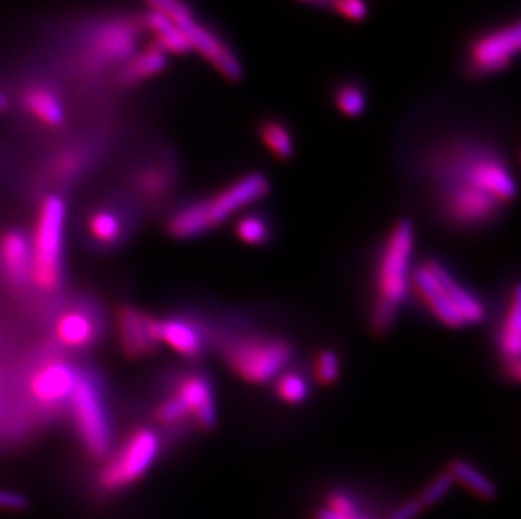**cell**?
<instances>
[{
    "instance_id": "obj_1",
    "label": "cell",
    "mask_w": 521,
    "mask_h": 519,
    "mask_svg": "<svg viewBox=\"0 0 521 519\" xmlns=\"http://www.w3.org/2000/svg\"><path fill=\"white\" fill-rule=\"evenodd\" d=\"M442 221L457 230H479L515 201L518 186L505 154L488 140L452 137L425 157Z\"/></svg>"
},
{
    "instance_id": "obj_2",
    "label": "cell",
    "mask_w": 521,
    "mask_h": 519,
    "mask_svg": "<svg viewBox=\"0 0 521 519\" xmlns=\"http://www.w3.org/2000/svg\"><path fill=\"white\" fill-rule=\"evenodd\" d=\"M414 250V223L402 218L390 228L376 257L368 324L378 338L392 331L397 324L400 309L409 297L414 272Z\"/></svg>"
},
{
    "instance_id": "obj_3",
    "label": "cell",
    "mask_w": 521,
    "mask_h": 519,
    "mask_svg": "<svg viewBox=\"0 0 521 519\" xmlns=\"http://www.w3.org/2000/svg\"><path fill=\"white\" fill-rule=\"evenodd\" d=\"M269 194V177L262 172H248L208 198L196 199L178 209L167 223V230L178 240L199 238Z\"/></svg>"
},
{
    "instance_id": "obj_4",
    "label": "cell",
    "mask_w": 521,
    "mask_h": 519,
    "mask_svg": "<svg viewBox=\"0 0 521 519\" xmlns=\"http://www.w3.org/2000/svg\"><path fill=\"white\" fill-rule=\"evenodd\" d=\"M410 292L417 295L430 316L449 329L479 326L488 316L479 295L439 260H425L414 268Z\"/></svg>"
},
{
    "instance_id": "obj_5",
    "label": "cell",
    "mask_w": 521,
    "mask_h": 519,
    "mask_svg": "<svg viewBox=\"0 0 521 519\" xmlns=\"http://www.w3.org/2000/svg\"><path fill=\"white\" fill-rule=\"evenodd\" d=\"M218 346L228 370L250 385L274 381L294 359L292 344L272 334H228Z\"/></svg>"
},
{
    "instance_id": "obj_6",
    "label": "cell",
    "mask_w": 521,
    "mask_h": 519,
    "mask_svg": "<svg viewBox=\"0 0 521 519\" xmlns=\"http://www.w3.org/2000/svg\"><path fill=\"white\" fill-rule=\"evenodd\" d=\"M521 48L520 21L503 22L469 39L462 71L468 78L484 80L510 70Z\"/></svg>"
},
{
    "instance_id": "obj_7",
    "label": "cell",
    "mask_w": 521,
    "mask_h": 519,
    "mask_svg": "<svg viewBox=\"0 0 521 519\" xmlns=\"http://www.w3.org/2000/svg\"><path fill=\"white\" fill-rule=\"evenodd\" d=\"M66 206L60 196H48L39 211L31 277L39 289L54 290L61 280V248L65 231Z\"/></svg>"
},
{
    "instance_id": "obj_8",
    "label": "cell",
    "mask_w": 521,
    "mask_h": 519,
    "mask_svg": "<svg viewBox=\"0 0 521 519\" xmlns=\"http://www.w3.org/2000/svg\"><path fill=\"white\" fill-rule=\"evenodd\" d=\"M161 452V437L156 430L137 429L122 449L100 472L98 484L105 493H117L132 486L151 471Z\"/></svg>"
},
{
    "instance_id": "obj_9",
    "label": "cell",
    "mask_w": 521,
    "mask_h": 519,
    "mask_svg": "<svg viewBox=\"0 0 521 519\" xmlns=\"http://www.w3.org/2000/svg\"><path fill=\"white\" fill-rule=\"evenodd\" d=\"M70 402L86 450L95 459L107 457L112 447V430L103 405L102 393L92 376L80 373Z\"/></svg>"
},
{
    "instance_id": "obj_10",
    "label": "cell",
    "mask_w": 521,
    "mask_h": 519,
    "mask_svg": "<svg viewBox=\"0 0 521 519\" xmlns=\"http://www.w3.org/2000/svg\"><path fill=\"white\" fill-rule=\"evenodd\" d=\"M178 26L186 34L191 51H196L201 58L206 59L215 68L216 73H220L225 80L233 83L242 80V61L220 34L215 33L211 27L205 26L203 22H199L196 17L179 22Z\"/></svg>"
},
{
    "instance_id": "obj_11",
    "label": "cell",
    "mask_w": 521,
    "mask_h": 519,
    "mask_svg": "<svg viewBox=\"0 0 521 519\" xmlns=\"http://www.w3.org/2000/svg\"><path fill=\"white\" fill-rule=\"evenodd\" d=\"M520 287L515 285L510 297L506 299L505 309L501 312L496 327V354L501 373L506 381L518 383L521 376V312Z\"/></svg>"
},
{
    "instance_id": "obj_12",
    "label": "cell",
    "mask_w": 521,
    "mask_h": 519,
    "mask_svg": "<svg viewBox=\"0 0 521 519\" xmlns=\"http://www.w3.org/2000/svg\"><path fill=\"white\" fill-rule=\"evenodd\" d=\"M174 393L188 410L189 420L203 432H211L218 425V403L215 386L203 371H189L179 378Z\"/></svg>"
},
{
    "instance_id": "obj_13",
    "label": "cell",
    "mask_w": 521,
    "mask_h": 519,
    "mask_svg": "<svg viewBox=\"0 0 521 519\" xmlns=\"http://www.w3.org/2000/svg\"><path fill=\"white\" fill-rule=\"evenodd\" d=\"M159 339L188 359L203 358L213 341L218 343L210 326L193 316H172L159 321Z\"/></svg>"
},
{
    "instance_id": "obj_14",
    "label": "cell",
    "mask_w": 521,
    "mask_h": 519,
    "mask_svg": "<svg viewBox=\"0 0 521 519\" xmlns=\"http://www.w3.org/2000/svg\"><path fill=\"white\" fill-rule=\"evenodd\" d=\"M119 332L122 348L129 358L151 356L161 343L159 319L130 305L120 309Z\"/></svg>"
},
{
    "instance_id": "obj_15",
    "label": "cell",
    "mask_w": 521,
    "mask_h": 519,
    "mask_svg": "<svg viewBox=\"0 0 521 519\" xmlns=\"http://www.w3.org/2000/svg\"><path fill=\"white\" fill-rule=\"evenodd\" d=\"M78 378L80 373L70 363L53 359L36 370L31 380V391L41 405L58 407L70 402Z\"/></svg>"
},
{
    "instance_id": "obj_16",
    "label": "cell",
    "mask_w": 521,
    "mask_h": 519,
    "mask_svg": "<svg viewBox=\"0 0 521 519\" xmlns=\"http://www.w3.org/2000/svg\"><path fill=\"white\" fill-rule=\"evenodd\" d=\"M137 41V29L129 22H112L105 24L95 36V53L108 63L127 61L137 53Z\"/></svg>"
},
{
    "instance_id": "obj_17",
    "label": "cell",
    "mask_w": 521,
    "mask_h": 519,
    "mask_svg": "<svg viewBox=\"0 0 521 519\" xmlns=\"http://www.w3.org/2000/svg\"><path fill=\"white\" fill-rule=\"evenodd\" d=\"M97 317L86 309H71L58 319L56 324V338L63 346L71 349H80L90 346L97 339Z\"/></svg>"
},
{
    "instance_id": "obj_18",
    "label": "cell",
    "mask_w": 521,
    "mask_h": 519,
    "mask_svg": "<svg viewBox=\"0 0 521 519\" xmlns=\"http://www.w3.org/2000/svg\"><path fill=\"white\" fill-rule=\"evenodd\" d=\"M257 137L277 161H291L296 154V137L287 122L279 117H265L257 124Z\"/></svg>"
},
{
    "instance_id": "obj_19",
    "label": "cell",
    "mask_w": 521,
    "mask_h": 519,
    "mask_svg": "<svg viewBox=\"0 0 521 519\" xmlns=\"http://www.w3.org/2000/svg\"><path fill=\"white\" fill-rule=\"evenodd\" d=\"M2 260L7 273L16 284H26L31 277L33 267V252L31 243L19 231H12L2 241Z\"/></svg>"
},
{
    "instance_id": "obj_20",
    "label": "cell",
    "mask_w": 521,
    "mask_h": 519,
    "mask_svg": "<svg viewBox=\"0 0 521 519\" xmlns=\"http://www.w3.org/2000/svg\"><path fill=\"white\" fill-rule=\"evenodd\" d=\"M144 26L154 34V44L157 48L162 49L167 56L191 53V46H189L186 34L181 31L178 24H174L166 16H162L156 11H149L144 17Z\"/></svg>"
},
{
    "instance_id": "obj_21",
    "label": "cell",
    "mask_w": 521,
    "mask_h": 519,
    "mask_svg": "<svg viewBox=\"0 0 521 519\" xmlns=\"http://www.w3.org/2000/svg\"><path fill=\"white\" fill-rule=\"evenodd\" d=\"M167 66H169V56L162 49L157 48L156 44H152L146 51L135 53L132 58L127 59L122 71V81L125 85H137L161 75Z\"/></svg>"
},
{
    "instance_id": "obj_22",
    "label": "cell",
    "mask_w": 521,
    "mask_h": 519,
    "mask_svg": "<svg viewBox=\"0 0 521 519\" xmlns=\"http://www.w3.org/2000/svg\"><path fill=\"white\" fill-rule=\"evenodd\" d=\"M451 474L454 484H461L466 491L484 501H491L496 498L495 482L491 481L483 471H479L478 467H474L471 462L462 461V459H454L449 462L446 469Z\"/></svg>"
},
{
    "instance_id": "obj_23",
    "label": "cell",
    "mask_w": 521,
    "mask_h": 519,
    "mask_svg": "<svg viewBox=\"0 0 521 519\" xmlns=\"http://www.w3.org/2000/svg\"><path fill=\"white\" fill-rule=\"evenodd\" d=\"M334 107L341 115L348 118H358L368 108V91L360 81L343 80L333 86Z\"/></svg>"
},
{
    "instance_id": "obj_24",
    "label": "cell",
    "mask_w": 521,
    "mask_h": 519,
    "mask_svg": "<svg viewBox=\"0 0 521 519\" xmlns=\"http://www.w3.org/2000/svg\"><path fill=\"white\" fill-rule=\"evenodd\" d=\"M24 103L34 117H38L43 124L58 127L65 122V108L61 105L53 91L46 88H31L24 97Z\"/></svg>"
},
{
    "instance_id": "obj_25",
    "label": "cell",
    "mask_w": 521,
    "mask_h": 519,
    "mask_svg": "<svg viewBox=\"0 0 521 519\" xmlns=\"http://www.w3.org/2000/svg\"><path fill=\"white\" fill-rule=\"evenodd\" d=\"M235 235L248 247H264L272 236V226L264 215L247 213L235 221Z\"/></svg>"
},
{
    "instance_id": "obj_26",
    "label": "cell",
    "mask_w": 521,
    "mask_h": 519,
    "mask_svg": "<svg viewBox=\"0 0 521 519\" xmlns=\"http://www.w3.org/2000/svg\"><path fill=\"white\" fill-rule=\"evenodd\" d=\"M275 396L287 405H301L311 395L306 376L297 371L285 370L274 380Z\"/></svg>"
},
{
    "instance_id": "obj_27",
    "label": "cell",
    "mask_w": 521,
    "mask_h": 519,
    "mask_svg": "<svg viewBox=\"0 0 521 519\" xmlns=\"http://www.w3.org/2000/svg\"><path fill=\"white\" fill-rule=\"evenodd\" d=\"M312 376L317 385L333 386L341 376V358L334 349H321L312 361Z\"/></svg>"
},
{
    "instance_id": "obj_28",
    "label": "cell",
    "mask_w": 521,
    "mask_h": 519,
    "mask_svg": "<svg viewBox=\"0 0 521 519\" xmlns=\"http://www.w3.org/2000/svg\"><path fill=\"white\" fill-rule=\"evenodd\" d=\"M90 233L100 243H115L122 235V221L110 211H98L90 220Z\"/></svg>"
},
{
    "instance_id": "obj_29",
    "label": "cell",
    "mask_w": 521,
    "mask_h": 519,
    "mask_svg": "<svg viewBox=\"0 0 521 519\" xmlns=\"http://www.w3.org/2000/svg\"><path fill=\"white\" fill-rule=\"evenodd\" d=\"M172 177L167 171H162L159 167H152L142 172L137 181L140 193L146 194L147 198H161L166 196L171 189Z\"/></svg>"
},
{
    "instance_id": "obj_30",
    "label": "cell",
    "mask_w": 521,
    "mask_h": 519,
    "mask_svg": "<svg viewBox=\"0 0 521 519\" xmlns=\"http://www.w3.org/2000/svg\"><path fill=\"white\" fill-rule=\"evenodd\" d=\"M452 486H454V481H452L451 474L447 471L441 472L424 487V491L417 499L424 509L436 506L439 501L446 498L447 494L451 493Z\"/></svg>"
},
{
    "instance_id": "obj_31",
    "label": "cell",
    "mask_w": 521,
    "mask_h": 519,
    "mask_svg": "<svg viewBox=\"0 0 521 519\" xmlns=\"http://www.w3.org/2000/svg\"><path fill=\"white\" fill-rule=\"evenodd\" d=\"M151 11L159 12L167 19H171L174 24L193 19L194 11L184 0H146Z\"/></svg>"
},
{
    "instance_id": "obj_32",
    "label": "cell",
    "mask_w": 521,
    "mask_h": 519,
    "mask_svg": "<svg viewBox=\"0 0 521 519\" xmlns=\"http://www.w3.org/2000/svg\"><path fill=\"white\" fill-rule=\"evenodd\" d=\"M328 11L346 21L361 22L370 16V4L368 0H329Z\"/></svg>"
},
{
    "instance_id": "obj_33",
    "label": "cell",
    "mask_w": 521,
    "mask_h": 519,
    "mask_svg": "<svg viewBox=\"0 0 521 519\" xmlns=\"http://www.w3.org/2000/svg\"><path fill=\"white\" fill-rule=\"evenodd\" d=\"M422 511H424V506L419 503V499H409L393 509L387 519H417Z\"/></svg>"
},
{
    "instance_id": "obj_34",
    "label": "cell",
    "mask_w": 521,
    "mask_h": 519,
    "mask_svg": "<svg viewBox=\"0 0 521 519\" xmlns=\"http://www.w3.org/2000/svg\"><path fill=\"white\" fill-rule=\"evenodd\" d=\"M26 506V498L21 494L0 491V509L2 511H22Z\"/></svg>"
},
{
    "instance_id": "obj_35",
    "label": "cell",
    "mask_w": 521,
    "mask_h": 519,
    "mask_svg": "<svg viewBox=\"0 0 521 519\" xmlns=\"http://www.w3.org/2000/svg\"><path fill=\"white\" fill-rule=\"evenodd\" d=\"M312 519H368L366 516L361 514L360 508L356 509V511H351V513H334L331 509L321 508L316 509L314 514H312Z\"/></svg>"
},
{
    "instance_id": "obj_36",
    "label": "cell",
    "mask_w": 521,
    "mask_h": 519,
    "mask_svg": "<svg viewBox=\"0 0 521 519\" xmlns=\"http://www.w3.org/2000/svg\"><path fill=\"white\" fill-rule=\"evenodd\" d=\"M297 2L306 4V6L316 7V9H321V11H328L329 9V0H297Z\"/></svg>"
},
{
    "instance_id": "obj_37",
    "label": "cell",
    "mask_w": 521,
    "mask_h": 519,
    "mask_svg": "<svg viewBox=\"0 0 521 519\" xmlns=\"http://www.w3.org/2000/svg\"><path fill=\"white\" fill-rule=\"evenodd\" d=\"M7 107H9V100H7V97L4 95V93H0V112H4Z\"/></svg>"
}]
</instances>
